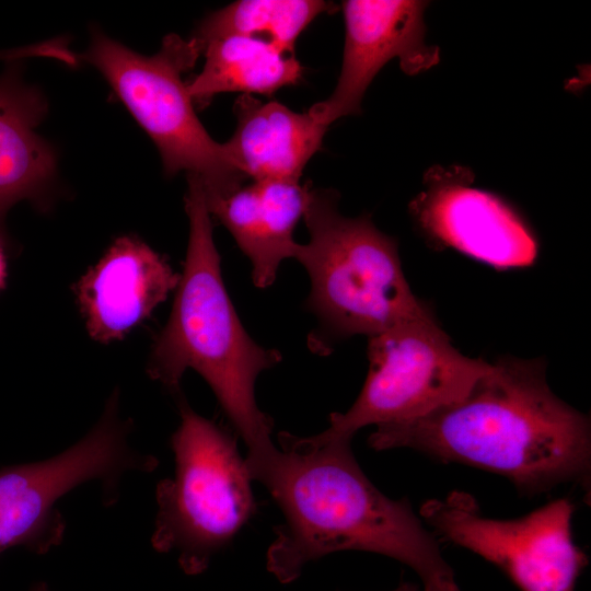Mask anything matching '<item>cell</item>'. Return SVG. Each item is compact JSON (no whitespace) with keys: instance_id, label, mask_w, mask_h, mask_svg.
Returning a JSON list of instances; mask_svg holds the SVG:
<instances>
[{"instance_id":"4fadbf2b","label":"cell","mask_w":591,"mask_h":591,"mask_svg":"<svg viewBox=\"0 0 591 591\" xmlns=\"http://www.w3.org/2000/svg\"><path fill=\"white\" fill-rule=\"evenodd\" d=\"M306 189L308 183L253 181L225 196L205 199L210 216L250 259L255 287H270L281 263L294 258L293 231L303 217Z\"/></svg>"},{"instance_id":"ac0fdd59","label":"cell","mask_w":591,"mask_h":591,"mask_svg":"<svg viewBox=\"0 0 591 591\" xmlns=\"http://www.w3.org/2000/svg\"><path fill=\"white\" fill-rule=\"evenodd\" d=\"M5 278V259L3 255V250L0 243V288L3 286Z\"/></svg>"},{"instance_id":"9a60e30c","label":"cell","mask_w":591,"mask_h":591,"mask_svg":"<svg viewBox=\"0 0 591 591\" xmlns=\"http://www.w3.org/2000/svg\"><path fill=\"white\" fill-rule=\"evenodd\" d=\"M45 112L40 93L13 71L0 77V217L37 195L54 174V153L35 132Z\"/></svg>"},{"instance_id":"8fae6325","label":"cell","mask_w":591,"mask_h":591,"mask_svg":"<svg viewBox=\"0 0 591 591\" xmlns=\"http://www.w3.org/2000/svg\"><path fill=\"white\" fill-rule=\"evenodd\" d=\"M179 275L137 237L121 236L76 286L90 336L103 344L121 339L176 289Z\"/></svg>"},{"instance_id":"5b68a950","label":"cell","mask_w":591,"mask_h":591,"mask_svg":"<svg viewBox=\"0 0 591 591\" xmlns=\"http://www.w3.org/2000/svg\"><path fill=\"white\" fill-rule=\"evenodd\" d=\"M177 395L181 422L171 438L175 472L157 486L151 543L158 552H175L181 568L198 575L250 521L256 502L236 437Z\"/></svg>"},{"instance_id":"52a82bcc","label":"cell","mask_w":591,"mask_h":591,"mask_svg":"<svg viewBox=\"0 0 591 591\" xmlns=\"http://www.w3.org/2000/svg\"><path fill=\"white\" fill-rule=\"evenodd\" d=\"M367 355L361 392L348 410L331 414L323 437L351 440L366 426L421 417L462 399L490 367L461 354L434 315L369 337Z\"/></svg>"},{"instance_id":"d6986e66","label":"cell","mask_w":591,"mask_h":591,"mask_svg":"<svg viewBox=\"0 0 591 591\" xmlns=\"http://www.w3.org/2000/svg\"><path fill=\"white\" fill-rule=\"evenodd\" d=\"M392 591H420L419 587L412 582H402L397 588Z\"/></svg>"},{"instance_id":"e0dca14e","label":"cell","mask_w":591,"mask_h":591,"mask_svg":"<svg viewBox=\"0 0 591 591\" xmlns=\"http://www.w3.org/2000/svg\"><path fill=\"white\" fill-rule=\"evenodd\" d=\"M335 10L333 2L322 0H240L209 14L193 38L204 43L223 35L251 36L294 54L296 42L308 25Z\"/></svg>"},{"instance_id":"6da1fadb","label":"cell","mask_w":591,"mask_h":591,"mask_svg":"<svg viewBox=\"0 0 591 591\" xmlns=\"http://www.w3.org/2000/svg\"><path fill=\"white\" fill-rule=\"evenodd\" d=\"M280 449L253 476L279 506L267 569L281 583L341 551L381 554L412 568L421 591H461L434 534L406 498L393 500L366 476L351 440L278 434Z\"/></svg>"},{"instance_id":"277c9868","label":"cell","mask_w":591,"mask_h":591,"mask_svg":"<svg viewBox=\"0 0 591 591\" xmlns=\"http://www.w3.org/2000/svg\"><path fill=\"white\" fill-rule=\"evenodd\" d=\"M338 202L337 190L308 182L303 218L310 239L294 254L311 281L305 308L317 321L308 347L320 356L354 335L369 338L433 315L406 280L396 240L370 215L343 216Z\"/></svg>"},{"instance_id":"9c48e42d","label":"cell","mask_w":591,"mask_h":591,"mask_svg":"<svg viewBox=\"0 0 591 591\" xmlns=\"http://www.w3.org/2000/svg\"><path fill=\"white\" fill-rule=\"evenodd\" d=\"M460 166L430 169L410 215L437 248H453L496 269L524 268L537 256V241L523 218L499 196L472 186Z\"/></svg>"},{"instance_id":"3957f363","label":"cell","mask_w":591,"mask_h":591,"mask_svg":"<svg viewBox=\"0 0 591 591\" xmlns=\"http://www.w3.org/2000/svg\"><path fill=\"white\" fill-rule=\"evenodd\" d=\"M187 183L189 237L183 273L147 370L151 379L175 394L181 393L187 369L200 374L243 439L245 462L253 473L277 450L271 439L274 422L257 406L255 383L263 371L281 361L282 355L258 345L241 323L223 283L202 183L194 174L187 175Z\"/></svg>"},{"instance_id":"7c38bea8","label":"cell","mask_w":591,"mask_h":591,"mask_svg":"<svg viewBox=\"0 0 591 591\" xmlns=\"http://www.w3.org/2000/svg\"><path fill=\"white\" fill-rule=\"evenodd\" d=\"M103 474V457L88 441L45 461L0 470V553L14 546L45 553L57 546L66 530L58 501Z\"/></svg>"},{"instance_id":"ba28073f","label":"cell","mask_w":591,"mask_h":591,"mask_svg":"<svg viewBox=\"0 0 591 591\" xmlns=\"http://www.w3.org/2000/svg\"><path fill=\"white\" fill-rule=\"evenodd\" d=\"M420 517L441 536L498 567L521 591H575L588 556L572 540L575 506L557 499L511 520L486 518L476 499L452 491Z\"/></svg>"},{"instance_id":"8992f818","label":"cell","mask_w":591,"mask_h":591,"mask_svg":"<svg viewBox=\"0 0 591 591\" xmlns=\"http://www.w3.org/2000/svg\"><path fill=\"white\" fill-rule=\"evenodd\" d=\"M201 54L192 37L171 34L153 56L140 55L96 33L84 59L96 67L158 147L166 174L199 176L206 199L228 195L246 179L223 143L207 132L182 79Z\"/></svg>"},{"instance_id":"30bf717a","label":"cell","mask_w":591,"mask_h":591,"mask_svg":"<svg viewBox=\"0 0 591 591\" xmlns=\"http://www.w3.org/2000/svg\"><path fill=\"white\" fill-rule=\"evenodd\" d=\"M428 4L418 0L343 1L346 36L340 73L331 96L308 111L312 117L329 127L341 117L359 114L368 86L394 58L408 76L437 66L440 50L425 42Z\"/></svg>"},{"instance_id":"7a4b0ae2","label":"cell","mask_w":591,"mask_h":591,"mask_svg":"<svg viewBox=\"0 0 591 591\" xmlns=\"http://www.w3.org/2000/svg\"><path fill=\"white\" fill-rule=\"evenodd\" d=\"M541 358L501 357L460 401L375 427V451L409 448L507 477L523 495L577 482L591 465L590 419L557 397Z\"/></svg>"},{"instance_id":"2e32d148","label":"cell","mask_w":591,"mask_h":591,"mask_svg":"<svg viewBox=\"0 0 591 591\" xmlns=\"http://www.w3.org/2000/svg\"><path fill=\"white\" fill-rule=\"evenodd\" d=\"M198 44L205 63L187 83V90L193 102L200 105L227 92L271 95L280 88L298 84L303 77L294 54L257 37L223 35Z\"/></svg>"},{"instance_id":"ffe728a7","label":"cell","mask_w":591,"mask_h":591,"mask_svg":"<svg viewBox=\"0 0 591 591\" xmlns=\"http://www.w3.org/2000/svg\"><path fill=\"white\" fill-rule=\"evenodd\" d=\"M31 591H49V589L45 583L39 582L36 586H34Z\"/></svg>"},{"instance_id":"5bb4252c","label":"cell","mask_w":591,"mask_h":591,"mask_svg":"<svg viewBox=\"0 0 591 591\" xmlns=\"http://www.w3.org/2000/svg\"><path fill=\"white\" fill-rule=\"evenodd\" d=\"M236 126L223 143L225 153L253 181L299 183L303 169L322 148L328 127L312 115L279 102H262L250 94L235 100Z\"/></svg>"}]
</instances>
